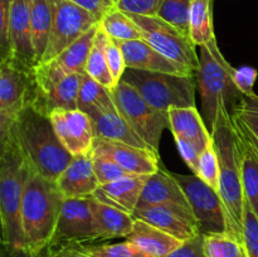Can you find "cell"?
Instances as JSON below:
<instances>
[{
    "label": "cell",
    "instance_id": "52a82bcc",
    "mask_svg": "<svg viewBox=\"0 0 258 257\" xmlns=\"http://www.w3.org/2000/svg\"><path fill=\"white\" fill-rule=\"evenodd\" d=\"M111 96L118 113L149 148L159 154L160 139L164 130L169 128L168 112L151 106L133 86L122 80L111 91Z\"/></svg>",
    "mask_w": 258,
    "mask_h": 257
},
{
    "label": "cell",
    "instance_id": "60d3db41",
    "mask_svg": "<svg viewBox=\"0 0 258 257\" xmlns=\"http://www.w3.org/2000/svg\"><path fill=\"white\" fill-rule=\"evenodd\" d=\"M163 2L164 0H120L116 8L130 14L155 17Z\"/></svg>",
    "mask_w": 258,
    "mask_h": 257
},
{
    "label": "cell",
    "instance_id": "b9f144b4",
    "mask_svg": "<svg viewBox=\"0 0 258 257\" xmlns=\"http://www.w3.org/2000/svg\"><path fill=\"white\" fill-rule=\"evenodd\" d=\"M165 257H207L204 249V236L199 233L193 238L184 241L180 246Z\"/></svg>",
    "mask_w": 258,
    "mask_h": 257
},
{
    "label": "cell",
    "instance_id": "3957f363",
    "mask_svg": "<svg viewBox=\"0 0 258 257\" xmlns=\"http://www.w3.org/2000/svg\"><path fill=\"white\" fill-rule=\"evenodd\" d=\"M0 219L2 243L25 247L22 228L23 197L33 170L9 135L0 139Z\"/></svg>",
    "mask_w": 258,
    "mask_h": 257
},
{
    "label": "cell",
    "instance_id": "f1b7e54d",
    "mask_svg": "<svg viewBox=\"0 0 258 257\" xmlns=\"http://www.w3.org/2000/svg\"><path fill=\"white\" fill-rule=\"evenodd\" d=\"M108 39H110V37L103 32L102 28L98 24L95 40H93L92 48H91L90 54H88L87 63H86V73L93 80L100 82L101 85L105 86L106 88L112 91L116 87V85L113 82L107 65L106 49H107Z\"/></svg>",
    "mask_w": 258,
    "mask_h": 257
},
{
    "label": "cell",
    "instance_id": "f546056e",
    "mask_svg": "<svg viewBox=\"0 0 258 257\" xmlns=\"http://www.w3.org/2000/svg\"><path fill=\"white\" fill-rule=\"evenodd\" d=\"M213 0H193L189 17V35L197 47L207 44L216 38L212 18Z\"/></svg>",
    "mask_w": 258,
    "mask_h": 257
},
{
    "label": "cell",
    "instance_id": "277c9868",
    "mask_svg": "<svg viewBox=\"0 0 258 257\" xmlns=\"http://www.w3.org/2000/svg\"><path fill=\"white\" fill-rule=\"evenodd\" d=\"M234 71L236 68L219 50L216 38L202 45L196 80L202 100V116L209 131L213 128L219 108L226 107L232 115L243 98L234 82Z\"/></svg>",
    "mask_w": 258,
    "mask_h": 257
},
{
    "label": "cell",
    "instance_id": "1f68e13d",
    "mask_svg": "<svg viewBox=\"0 0 258 257\" xmlns=\"http://www.w3.org/2000/svg\"><path fill=\"white\" fill-rule=\"evenodd\" d=\"M100 27L103 32L116 42L143 39L140 29L127 13L113 8L100 20Z\"/></svg>",
    "mask_w": 258,
    "mask_h": 257
},
{
    "label": "cell",
    "instance_id": "ab89813d",
    "mask_svg": "<svg viewBox=\"0 0 258 257\" xmlns=\"http://www.w3.org/2000/svg\"><path fill=\"white\" fill-rule=\"evenodd\" d=\"M106 55H107L108 70H110L111 76H112L113 82L117 86V83L122 80V76L125 73L127 66H126L125 57H123V53L121 50L120 45L117 44V42L111 39V38L108 39Z\"/></svg>",
    "mask_w": 258,
    "mask_h": 257
},
{
    "label": "cell",
    "instance_id": "d590c367",
    "mask_svg": "<svg viewBox=\"0 0 258 257\" xmlns=\"http://www.w3.org/2000/svg\"><path fill=\"white\" fill-rule=\"evenodd\" d=\"M90 156L93 170H95V174L101 185L111 183L113 180H117V179L122 178V176L130 175L116 161H113L110 156L105 155V154L98 153V151L92 149Z\"/></svg>",
    "mask_w": 258,
    "mask_h": 257
},
{
    "label": "cell",
    "instance_id": "c3c4849f",
    "mask_svg": "<svg viewBox=\"0 0 258 257\" xmlns=\"http://www.w3.org/2000/svg\"><path fill=\"white\" fill-rule=\"evenodd\" d=\"M37 257H45V256H44V252H40V253L38 254Z\"/></svg>",
    "mask_w": 258,
    "mask_h": 257
},
{
    "label": "cell",
    "instance_id": "30bf717a",
    "mask_svg": "<svg viewBox=\"0 0 258 257\" xmlns=\"http://www.w3.org/2000/svg\"><path fill=\"white\" fill-rule=\"evenodd\" d=\"M52 23L47 50L42 62L57 57L85 33L100 24V20L71 0H50Z\"/></svg>",
    "mask_w": 258,
    "mask_h": 257
},
{
    "label": "cell",
    "instance_id": "8d00e7d4",
    "mask_svg": "<svg viewBox=\"0 0 258 257\" xmlns=\"http://www.w3.org/2000/svg\"><path fill=\"white\" fill-rule=\"evenodd\" d=\"M86 249L91 257H149L139 249L135 244L128 241L118 243L106 244H85Z\"/></svg>",
    "mask_w": 258,
    "mask_h": 257
},
{
    "label": "cell",
    "instance_id": "8992f818",
    "mask_svg": "<svg viewBox=\"0 0 258 257\" xmlns=\"http://www.w3.org/2000/svg\"><path fill=\"white\" fill-rule=\"evenodd\" d=\"M122 81L133 86L151 106L164 112L171 108L196 107V76L126 68Z\"/></svg>",
    "mask_w": 258,
    "mask_h": 257
},
{
    "label": "cell",
    "instance_id": "8fae6325",
    "mask_svg": "<svg viewBox=\"0 0 258 257\" xmlns=\"http://www.w3.org/2000/svg\"><path fill=\"white\" fill-rule=\"evenodd\" d=\"M185 193L199 233L203 236L227 233V218L223 202L218 191L202 180L198 175L174 174Z\"/></svg>",
    "mask_w": 258,
    "mask_h": 257
},
{
    "label": "cell",
    "instance_id": "4dcf8cb0",
    "mask_svg": "<svg viewBox=\"0 0 258 257\" xmlns=\"http://www.w3.org/2000/svg\"><path fill=\"white\" fill-rule=\"evenodd\" d=\"M77 108L87 113L92 110H112L116 108V106L113 103L111 91L90 77L87 73H83Z\"/></svg>",
    "mask_w": 258,
    "mask_h": 257
},
{
    "label": "cell",
    "instance_id": "2e32d148",
    "mask_svg": "<svg viewBox=\"0 0 258 257\" xmlns=\"http://www.w3.org/2000/svg\"><path fill=\"white\" fill-rule=\"evenodd\" d=\"M92 149L110 156L130 175H151L160 169L159 154L149 148L96 139Z\"/></svg>",
    "mask_w": 258,
    "mask_h": 257
},
{
    "label": "cell",
    "instance_id": "e575fe53",
    "mask_svg": "<svg viewBox=\"0 0 258 257\" xmlns=\"http://www.w3.org/2000/svg\"><path fill=\"white\" fill-rule=\"evenodd\" d=\"M191 4L193 0H164L158 12V17L190 38L189 17H190Z\"/></svg>",
    "mask_w": 258,
    "mask_h": 257
},
{
    "label": "cell",
    "instance_id": "ac0fdd59",
    "mask_svg": "<svg viewBox=\"0 0 258 257\" xmlns=\"http://www.w3.org/2000/svg\"><path fill=\"white\" fill-rule=\"evenodd\" d=\"M55 183L64 198H90L101 185L93 170L90 154L73 156Z\"/></svg>",
    "mask_w": 258,
    "mask_h": 257
},
{
    "label": "cell",
    "instance_id": "603a6c76",
    "mask_svg": "<svg viewBox=\"0 0 258 257\" xmlns=\"http://www.w3.org/2000/svg\"><path fill=\"white\" fill-rule=\"evenodd\" d=\"M125 239L149 257H165L183 243L171 234L139 218H135L133 231Z\"/></svg>",
    "mask_w": 258,
    "mask_h": 257
},
{
    "label": "cell",
    "instance_id": "ee69618b",
    "mask_svg": "<svg viewBox=\"0 0 258 257\" xmlns=\"http://www.w3.org/2000/svg\"><path fill=\"white\" fill-rule=\"evenodd\" d=\"M71 2L85 8L86 10L92 13L98 20H101L111 9L117 7L120 0H71Z\"/></svg>",
    "mask_w": 258,
    "mask_h": 257
},
{
    "label": "cell",
    "instance_id": "7dc6e473",
    "mask_svg": "<svg viewBox=\"0 0 258 257\" xmlns=\"http://www.w3.org/2000/svg\"><path fill=\"white\" fill-rule=\"evenodd\" d=\"M13 2H14V0H0V3H4V4H9V5H12Z\"/></svg>",
    "mask_w": 258,
    "mask_h": 257
},
{
    "label": "cell",
    "instance_id": "ba28073f",
    "mask_svg": "<svg viewBox=\"0 0 258 257\" xmlns=\"http://www.w3.org/2000/svg\"><path fill=\"white\" fill-rule=\"evenodd\" d=\"M34 68L19 65L9 57L0 62V136L5 135L10 125L23 110L35 100Z\"/></svg>",
    "mask_w": 258,
    "mask_h": 257
},
{
    "label": "cell",
    "instance_id": "9a60e30c",
    "mask_svg": "<svg viewBox=\"0 0 258 257\" xmlns=\"http://www.w3.org/2000/svg\"><path fill=\"white\" fill-rule=\"evenodd\" d=\"M134 217L158 227L159 229L171 234L181 242L188 241L199 234L193 212L184 207L170 204L148 207L136 209L134 212Z\"/></svg>",
    "mask_w": 258,
    "mask_h": 257
},
{
    "label": "cell",
    "instance_id": "5b68a950",
    "mask_svg": "<svg viewBox=\"0 0 258 257\" xmlns=\"http://www.w3.org/2000/svg\"><path fill=\"white\" fill-rule=\"evenodd\" d=\"M63 201L55 181L33 171L23 197L20 218L25 247L34 254L49 247Z\"/></svg>",
    "mask_w": 258,
    "mask_h": 257
},
{
    "label": "cell",
    "instance_id": "cb8c5ba5",
    "mask_svg": "<svg viewBox=\"0 0 258 257\" xmlns=\"http://www.w3.org/2000/svg\"><path fill=\"white\" fill-rule=\"evenodd\" d=\"M83 73H71L60 80L47 93L35 98L32 106L49 116L57 108L76 110Z\"/></svg>",
    "mask_w": 258,
    "mask_h": 257
},
{
    "label": "cell",
    "instance_id": "f6af8a7d",
    "mask_svg": "<svg viewBox=\"0 0 258 257\" xmlns=\"http://www.w3.org/2000/svg\"><path fill=\"white\" fill-rule=\"evenodd\" d=\"M45 257H91L85 244H64L59 247H48L44 251Z\"/></svg>",
    "mask_w": 258,
    "mask_h": 257
},
{
    "label": "cell",
    "instance_id": "7a4b0ae2",
    "mask_svg": "<svg viewBox=\"0 0 258 257\" xmlns=\"http://www.w3.org/2000/svg\"><path fill=\"white\" fill-rule=\"evenodd\" d=\"M211 134L218 155V194L226 212L227 233L243 239L244 193L241 146L237 128L226 107L219 108Z\"/></svg>",
    "mask_w": 258,
    "mask_h": 257
},
{
    "label": "cell",
    "instance_id": "bcb514c9",
    "mask_svg": "<svg viewBox=\"0 0 258 257\" xmlns=\"http://www.w3.org/2000/svg\"><path fill=\"white\" fill-rule=\"evenodd\" d=\"M30 252L27 247H17L10 246V244L2 243V249H0V257H37Z\"/></svg>",
    "mask_w": 258,
    "mask_h": 257
},
{
    "label": "cell",
    "instance_id": "5bb4252c",
    "mask_svg": "<svg viewBox=\"0 0 258 257\" xmlns=\"http://www.w3.org/2000/svg\"><path fill=\"white\" fill-rule=\"evenodd\" d=\"M3 57H9L28 68L37 66L33 44L32 23H30L29 0H14L10 7L8 52Z\"/></svg>",
    "mask_w": 258,
    "mask_h": 257
},
{
    "label": "cell",
    "instance_id": "f35d334b",
    "mask_svg": "<svg viewBox=\"0 0 258 257\" xmlns=\"http://www.w3.org/2000/svg\"><path fill=\"white\" fill-rule=\"evenodd\" d=\"M243 242L247 256L258 257V217L246 199L243 204Z\"/></svg>",
    "mask_w": 258,
    "mask_h": 257
},
{
    "label": "cell",
    "instance_id": "4316f807",
    "mask_svg": "<svg viewBox=\"0 0 258 257\" xmlns=\"http://www.w3.org/2000/svg\"><path fill=\"white\" fill-rule=\"evenodd\" d=\"M98 25L88 30L87 33L78 38L75 43L66 48L60 54L50 60H54L55 65L60 68L64 73H86V63H87L88 54L92 48L93 40H95L96 32Z\"/></svg>",
    "mask_w": 258,
    "mask_h": 257
},
{
    "label": "cell",
    "instance_id": "d6a6232c",
    "mask_svg": "<svg viewBox=\"0 0 258 257\" xmlns=\"http://www.w3.org/2000/svg\"><path fill=\"white\" fill-rule=\"evenodd\" d=\"M234 125L239 131L244 134L247 138L258 149V95L253 93L249 96H243L241 102L238 103L231 115Z\"/></svg>",
    "mask_w": 258,
    "mask_h": 257
},
{
    "label": "cell",
    "instance_id": "7402d4cb",
    "mask_svg": "<svg viewBox=\"0 0 258 257\" xmlns=\"http://www.w3.org/2000/svg\"><path fill=\"white\" fill-rule=\"evenodd\" d=\"M96 226H97L100 241L112 238H126L133 231L135 217L133 213L120 208L97 201L92 197L91 201Z\"/></svg>",
    "mask_w": 258,
    "mask_h": 257
},
{
    "label": "cell",
    "instance_id": "d6986e66",
    "mask_svg": "<svg viewBox=\"0 0 258 257\" xmlns=\"http://www.w3.org/2000/svg\"><path fill=\"white\" fill-rule=\"evenodd\" d=\"M168 204L190 209L185 193L174 174L159 169L156 173L151 174L146 179L136 209Z\"/></svg>",
    "mask_w": 258,
    "mask_h": 257
},
{
    "label": "cell",
    "instance_id": "7bdbcfd3",
    "mask_svg": "<svg viewBox=\"0 0 258 257\" xmlns=\"http://www.w3.org/2000/svg\"><path fill=\"white\" fill-rule=\"evenodd\" d=\"M257 78V71L252 67H241L234 71V82L243 95L249 96L256 93L253 91Z\"/></svg>",
    "mask_w": 258,
    "mask_h": 257
},
{
    "label": "cell",
    "instance_id": "6da1fadb",
    "mask_svg": "<svg viewBox=\"0 0 258 257\" xmlns=\"http://www.w3.org/2000/svg\"><path fill=\"white\" fill-rule=\"evenodd\" d=\"M17 144L34 173L55 181L73 155L55 134L50 117L34 106H28L15 117L7 134Z\"/></svg>",
    "mask_w": 258,
    "mask_h": 257
},
{
    "label": "cell",
    "instance_id": "836d02e7",
    "mask_svg": "<svg viewBox=\"0 0 258 257\" xmlns=\"http://www.w3.org/2000/svg\"><path fill=\"white\" fill-rule=\"evenodd\" d=\"M207 257H248L243 239L229 233H214L204 236Z\"/></svg>",
    "mask_w": 258,
    "mask_h": 257
},
{
    "label": "cell",
    "instance_id": "83f0119b",
    "mask_svg": "<svg viewBox=\"0 0 258 257\" xmlns=\"http://www.w3.org/2000/svg\"><path fill=\"white\" fill-rule=\"evenodd\" d=\"M30 23H32L33 44H34L37 66L42 62L47 50L48 38L52 23L50 0H29Z\"/></svg>",
    "mask_w": 258,
    "mask_h": 257
},
{
    "label": "cell",
    "instance_id": "74e56055",
    "mask_svg": "<svg viewBox=\"0 0 258 257\" xmlns=\"http://www.w3.org/2000/svg\"><path fill=\"white\" fill-rule=\"evenodd\" d=\"M196 175H198L202 180L206 181L208 185H211L212 188H214L218 191L219 163L213 141L207 146L206 150L199 156L198 173Z\"/></svg>",
    "mask_w": 258,
    "mask_h": 257
},
{
    "label": "cell",
    "instance_id": "d4e9b609",
    "mask_svg": "<svg viewBox=\"0 0 258 257\" xmlns=\"http://www.w3.org/2000/svg\"><path fill=\"white\" fill-rule=\"evenodd\" d=\"M236 126V125H234ZM237 128V127H236ZM239 136L242 158V184L244 199L258 217V149L242 131L237 128Z\"/></svg>",
    "mask_w": 258,
    "mask_h": 257
},
{
    "label": "cell",
    "instance_id": "ffe728a7",
    "mask_svg": "<svg viewBox=\"0 0 258 257\" xmlns=\"http://www.w3.org/2000/svg\"><path fill=\"white\" fill-rule=\"evenodd\" d=\"M169 115V130L174 139L190 143L201 153L213 141L211 131L207 127L203 116L196 107L171 108Z\"/></svg>",
    "mask_w": 258,
    "mask_h": 257
},
{
    "label": "cell",
    "instance_id": "7c38bea8",
    "mask_svg": "<svg viewBox=\"0 0 258 257\" xmlns=\"http://www.w3.org/2000/svg\"><path fill=\"white\" fill-rule=\"evenodd\" d=\"M90 198H64L49 247L100 241Z\"/></svg>",
    "mask_w": 258,
    "mask_h": 257
},
{
    "label": "cell",
    "instance_id": "44dd1931",
    "mask_svg": "<svg viewBox=\"0 0 258 257\" xmlns=\"http://www.w3.org/2000/svg\"><path fill=\"white\" fill-rule=\"evenodd\" d=\"M87 115L92 121L93 133L97 140L122 143L139 148H149L148 144L131 128L125 118L118 113L117 108L92 110L87 112Z\"/></svg>",
    "mask_w": 258,
    "mask_h": 257
},
{
    "label": "cell",
    "instance_id": "4fadbf2b",
    "mask_svg": "<svg viewBox=\"0 0 258 257\" xmlns=\"http://www.w3.org/2000/svg\"><path fill=\"white\" fill-rule=\"evenodd\" d=\"M55 134L66 150L73 156L90 154L95 144L92 121L90 116L78 110H57L49 113Z\"/></svg>",
    "mask_w": 258,
    "mask_h": 257
},
{
    "label": "cell",
    "instance_id": "e0dca14e",
    "mask_svg": "<svg viewBox=\"0 0 258 257\" xmlns=\"http://www.w3.org/2000/svg\"><path fill=\"white\" fill-rule=\"evenodd\" d=\"M116 42V40H115ZM125 57L127 68L135 70L151 71V72H165L174 75L196 76V72L189 68L183 67L179 63L169 59L159 50L151 47L144 39L127 40V42H117Z\"/></svg>",
    "mask_w": 258,
    "mask_h": 257
},
{
    "label": "cell",
    "instance_id": "9c48e42d",
    "mask_svg": "<svg viewBox=\"0 0 258 257\" xmlns=\"http://www.w3.org/2000/svg\"><path fill=\"white\" fill-rule=\"evenodd\" d=\"M127 14L139 27L143 39L151 47L183 67L194 72L198 70L199 55L197 54V45L191 42L190 38L184 35L158 15L146 17L130 13Z\"/></svg>",
    "mask_w": 258,
    "mask_h": 257
},
{
    "label": "cell",
    "instance_id": "484cf974",
    "mask_svg": "<svg viewBox=\"0 0 258 257\" xmlns=\"http://www.w3.org/2000/svg\"><path fill=\"white\" fill-rule=\"evenodd\" d=\"M148 176L149 175H126L111 183L102 184L100 188L121 208L134 214V212L138 208L139 199L143 193Z\"/></svg>",
    "mask_w": 258,
    "mask_h": 257
}]
</instances>
